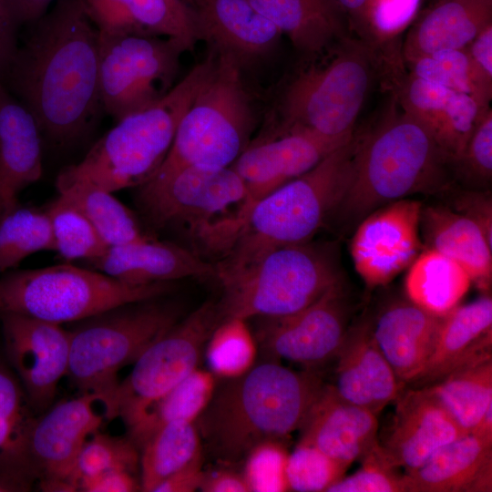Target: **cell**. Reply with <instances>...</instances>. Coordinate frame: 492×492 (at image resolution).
Returning a JSON list of instances; mask_svg holds the SVG:
<instances>
[{
	"instance_id": "7402d4cb",
	"label": "cell",
	"mask_w": 492,
	"mask_h": 492,
	"mask_svg": "<svg viewBox=\"0 0 492 492\" xmlns=\"http://www.w3.org/2000/svg\"><path fill=\"white\" fill-rule=\"evenodd\" d=\"M395 96L401 108L430 133L445 159L456 165L485 109L467 94L411 75L399 81Z\"/></svg>"
},
{
	"instance_id": "c3c4849f",
	"label": "cell",
	"mask_w": 492,
	"mask_h": 492,
	"mask_svg": "<svg viewBox=\"0 0 492 492\" xmlns=\"http://www.w3.org/2000/svg\"><path fill=\"white\" fill-rule=\"evenodd\" d=\"M456 166L466 177L482 182L492 177V109L486 108L478 117Z\"/></svg>"
},
{
	"instance_id": "bcb514c9",
	"label": "cell",
	"mask_w": 492,
	"mask_h": 492,
	"mask_svg": "<svg viewBox=\"0 0 492 492\" xmlns=\"http://www.w3.org/2000/svg\"><path fill=\"white\" fill-rule=\"evenodd\" d=\"M288 455L283 441L270 440L254 446L241 463V473L250 492L288 491Z\"/></svg>"
},
{
	"instance_id": "9a60e30c",
	"label": "cell",
	"mask_w": 492,
	"mask_h": 492,
	"mask_svg": "<svg viewBox=\"0 0 492 492\" xmlns=\"http://www.w3.org/2000/svg\"><path fill=\"white\" fill-rule=\"evenodd\" d=\"M9 364L36 415L48 409L57 385L67 374L71 336L61 324L33 317L0 313Z\"/></svg>"
},
{
	"instance_id": "e0dca14e",
	"label": "cell",
	"mask_w": 492,
	"mask_h": 492,
	"mask_svg": "<svg viewBox=\"0 0 492 492\" xmlns=\"http://www.w3.org/2000/svg\"><path fill=\"white\" fill-rule=\"evenodd\" d=\"M348 140L330 139L302 128L277 125L249 142L231 168L244 183L250 210L259 200L304 174Z\"/></svg>"
},
{
	"instance_id": "e575fe53",
	"label": "cell",
	"mask_w": 492,
	"mask_h": 492,
	"mask_svg": "<svg viewBox=\"0 0 492 492\" xmlns=\"http://www.w3.org/2000/svg\"><path fill=\"white\" fill-rule=\"evenodd\" d=\"M139 452V479L145 492H152L162 480L203 456L195 421H176L161 426Z\"/></svg>"
},
{
	"instance_id": "30bf717a",
	"label": "cell",
	"mask_w": 492,
	"mask_h": 492,
	"mask_svg": "<svg viewBox=\"0 0 492 492\" xmlns=\"http://www.w3.org/2000/svg\"><path fill=\"white\" fill-rule=\"evenodd\" d=\"M171 282L128 283L68 263L19 270L0 277V313L62 324L125 304L159 298Z\"/></svg>"
},
{
	"instance_id": "ab89813d",
	"label": "cell",
	"mask_w": 492,
	"mask_h": 492,
	"mask_svg": "<svg viewBox=\"0 0 492 492\" xmlns=\"http://www.w3.org/2000/svg\"><path fill=\"white\" fill-rule=\"evenodd\" d=\"M413 77L471 96L482 109L489 107L492 87L478 76L466 48L431 53L408 63Z\"/></svg>"
},
{
	"instance_id": "4dcf8cb0",
	"label": "cell",
	"mask_w": 492,
	"mask_h": 492,
	"mask_svg": "<svg viewBox=\"0 0 492 492\" xmlns=\"http://www.w3.org/2000/svg\"><path fill=\"white\" fill-rule=\"evenodd\" d=\"M293 46L313 56L347 37V22L333 0H249Z\"/></svg>"
},
{
	"instance_id": "b9f144b4",
	"label": "cell",
	"mask_w": 492,
	"mask_h": 492,
	"mask_svg": "<svg viewBox=\"0 0 492 492\" xmlns=\"http://www.w3.org/2000/svg\"><path fill=\"white\" fill-rule=\"evenodd\" d=\"M54 251L67 261L101 257L109 246L84 213L62 196L49 206Z\"/></svg>"
},
{
	"instance_id": "681fc988",
	"label": "cell",
	"mask_w": 492,
	"mask_h": 492,
	"mask_svg": "<svg viewBox=\"0 0 492 492\" xmlns=\"http://www.w3.org/2000/svg\"><path fill=\"white\" fill-rule=\"evenodd\" d=\"M454 210L472 220L492 246V200L490 194L465 192L454 202Z\"/></svg>"
},
{
	"instance_id": "8fae6325",
	"label": "cell",
	"mask_w": 492,
	"mask_h": 492,
	"mask_svg": "<svg viewBox=\"0 0 492 492\" xmlns=\"http://www.w3.org/2000/svg\"><path fill=\"white\" fill-rule=\"evenodd\" d=\"M222 320L280 317L313 303L340 276L331 255L308 242L274 248L246 268L218 280Z\"/></svg>"
},
{
	"instance_id": "8d00e7d4",
	"label": "cell",
	"mask_w": 492,
	"mask_h": 492,
	"mask_svg": "<svg viewBox=\"0 0 492 492\" xmlns=\"http://www.w3.org/2000/svg\"><path fill=\"white\" fill-rule=\"evenodd\" d=\"M465 434H470L492 405V358L454 372L425 386Z\"/></svg>"
},
{
	"instance_id": "2e32d148",
	"label": "cell",
	"mask_w": 492,
	"mask_h": 492,
	"mask_svg": "<svg viewBox=\"0 0 492 492\" xmlns=\"http://www.w3.org/2000/svg\"><path fill=\"white\" fill-rule=\"evenodd\" d=\"M423 205L402 199L368 213L351 241L354 269L370 287L388 284L420 253Z\"/></svg>"
},
{
	"instance_id": "f35d334b",
	"label": "cell",
	"mask_w": 492,
	"mask_h": 492,
	"mask_svg": "<svg viewBox=\"0 0 492 492\" xmlns=\"http://www.w3.org/2000/svg\"><path fill=\"white\" fill-rule=\"evenodd\" d=\"M41 251H54L49 217L46 211L19 204L0 219V272L16 267Z\"/></svg>"
},
{
	"instance_id": "db71d44e",
	"label": "cell",
	"mask_w": 492,
	"mask_h": 492,
	"mask_svg": "<svg viewBox=\"0 0 492 492\" xmlns=\"http://www.w3.org/2000/svg\"><path fill=\"white\" fill-rule=\"evenodd\" d=\"M203 456L159 483L152 492H193L200 488L204 475Z\"/></svg>"
},
{
	"instance_id": "603a6c76",
	"label": "cell",
	"mask_w": 492,
	"mask_h": 492,
	"mask_svg": "<svg viewBox=\"0 0 492 492\" xmlns=\"http://www.w3.org/2000/svg\"><path fill=\"white\" fill-rule=\"evenodd\" d=\"M492 358V299L488 295L457 305L441 316L433 351L410 383L428 386L448 374Z\"/></svg>"
},
{
	"instance_id": "f907efd6",
	"label": "cell",
	"mask_w": 492,
	"mask_h": 492,
	"mask_svg": "<svg viewBox=\"0 0 492 492\" xmlns=\"http://www.w3.org/2000/svg\"><path fill=\"white\" fill-rule=\"evenodd\" d=\"M21 26L10 0H0V81L18 48L17 31Z\"/></svg>"
},
{
	"instance_id": "f5cc1de1",
	"label": "cell",
	"mask_w": 492,
	"mask_h": 492,
	"mask_svg": "<svg viewBox=\"0 0 492 492\" xmlns=\"http://www.w3.org/2000/svg\"><path fill=\"white\" fill-rule=\"evenodd\" d=\"M466 50L480 78L492 87V23L477 34Z\"/></svg>"
},
{
	"instance_id": "9c48e42d",
	"label": "cell",
	"mask_w": 492,
	"mask_h": 492,
	"mask_svg": "<svg viewBox=\"0 0 492 492\" xmlns=\"http://www.w3.org/2000/svg\"><path fill=\"white\" fill-rule=\"evenodd\" d=\"M337 47L327 60L299 71L286 86L278 125L334 140L353 137L381 63L359 39L347 36Z\"/></svg>"
},
{
	"instance_id": "836d02e7",
	"label": "cell",
	"mask_w": 492,
	"mask_h": 492,
	"mask_svg": "<svg viewBox=\"0 0 492 492\" xmlns=\"http://www.w3.org/2000/svg\"><path fill=\"white\" fill-rule=\"evenodd\" d=\"M36 415L17 376L0 359V472L36 482L29 456Z\"/></svg>"
},
{
	"instance_id": "7c38bea8",
	"label": "cell",
	"mask_w": 492,
	"mask_h": 492,
	"mask_svg": "<svg viewBox=\"0 0 492 492\" xmlns=\"http://www.w3.org/2000/svg\"><path fill=\"white\" fill-rule=\"evenodd\" d=\"M179 41L98 30V68L104 113L118 121L165 97L176 85Z\"/></svg>"
},
{
	"instance_id": "52a82bcc",
	"label": "cell",
	"mask_w": 492,
	"mask_h": 492,
	"mask_svg": "<svg viewBox=\"0 0 492 492\" xmlns=\"http://www.w3.org/2000/svg\"><path fill=\"white\" fill-rule=\"evenodd\" d=\"M254 123L242 70L231 58L217 56L212 72L179 123L168 155L149 180L190 166L231 167L249 144Z\"/></svg>"
},
{
	"instance_id": "94428289",
	"label": "cell",
	"mask_w": 492,
	"mask_h": 492,
	"mask_svg": "<svg viewBox=\"0 0 492 492\" xmlns=\"http://www.w3.org/2000/svg\"><path fill=\"white\" fill-rule=\"evenodd\" d=\"M470 434L492 439V405L487 409L479 423Z\"/></svg>"
},
{
	"instance_id": "74e56055",
	"label": "cell",
	"mask_w": 492,
	"mask_h": 492,
	"mask_svg": "<svg viewBox=\"0 0 492 492\" xmlns=\"http://www.w3.org/2000/svg\"><path fill=\"white\" fill-rule=\"evenodd\" d=\"M56 188L60 196L84 213L109 247L146 238L132 212L113 192L85 182Z\"/></svg>"
},
{
	"instance_id": "cb8c5ba5",
	"label": "cell",
	"mask_w": 492,
	"mask_h": 492,
	"mask_svg": "<svg viewBox=\"0 0 492 492\" xmlns=\"http://www.w3.org/2000/svg\"><path fill=\"white\" fill-rule=\"evenodd\" d=\"M335 359L334 382L330 384L349 403L378 415L403 391L405 384L377 346L370 322L349 328Z\"/></svg>"
},
{
	"instance_id": "f546056e",
	"label": "cell",
	"mask_w": 492,
	"mask_h": 492,
	"mask_svg": "<svg viewBox=\"0 0 492 492\" xmlns=\"http://www.w3.org/2000/svg\"><path fill=\"white\" fill-rule=\"evenodd\" d=\"M492 23V0H436L413 22L402 47L408 64L431 53L463 49Z\"/></svg>"
},
{
	"instance_id": "6da1fadb",
	"label": "cell",
	"mask_w": 492,
	"mask_h": 492,
	"mask_svg": "<svg viewBox=\"0 0 492 492\" xmlns=\"http://www.w3.org/2000/svg\"><path fill=\"white\" fill-rule=\"evenodd\" d=\"M33 26L2 84L57 148L86 138L104 113L98 29L83 0H58Z\"/></svg>"
},
{
	"instance_id": "3957f363",
	"label": "cell",
	"mask_w": 492,
	"mask_h": 492,
	"mask_svg": "<svg viewBox=\"0 0 492 492\" xmlns=\"http://www.w3.org/2000/svg\"><path fill=\"white\" fill-rule=\"evenodd\" d=\"M447 165L430 133L398 108L394 94L373 129L356 136L352 179L337 210L360 220L410 195L438 191L446 184Z\"/></svg>"
},
{
	"instance_id": "83f0119b",
	"label": "cell",
	"mask_w": 492,
	"mask_h": 492,
	"mask_svg": "<svg viewBox=\"0 0 492 492\" xmlns=\"http://www.w3.org/2000/svg\"><path fill=\"white\" fill-rule=\"evenodd\" d=\"M403 480L405 492L491 491L492 439L464 435L406 471Z\"/></svg>"
},
{
	"instance_id": "1f68e13d",
	"label": "cell",
	"mask_w": 492,
	"mask_h": 492,
	"mask_svg": "<svg viewBox=\"0 0 492 492\" xmlns=\"http://www.w3.org/2000/svg\"><path fill=\"white\" fill-rule=\"evenodd\" d=\"M420 225L428 248L459 263L481 290L489 288L492 246L472 220L452 208L435 205L422 208Z\"/></svg>"
},
{
	"instance_id": "4fadbf2b",
	"label": "cell",
	"mask_w": 492,
	"mask_h": 492,
	"mask_svg": "<svg viewBox=\"0 0 492 492\" xmlns=\"http://www.w3.org/2000/svg\"><path fill=\"white\" fill-rule=\"evenodd\" d=\"M221 321L218 302L207 301L149 344L119 381L114 418L120 417L127 429L135 425L154 402L198 368L206 343Z\"/></svg>"
},
{
	"instance_id": "f1b7e54d",
	"label": "cell",
	"mask_w": 492,
	"mask_h": 492,
	"mask_svg": "<svg viewBox=\"0 0 492 492\" xmlns=\"http://www.w3.org/2000/svg\"><path fill=\"white\" fill-rule=\"evenodd\" d=\"M440 318L410 301H402L385 308L372 324L377 346L404 384H410L425 367Z\"/></svg>"
},
{
	"instance_id": "7bdbcfd3",
	"label": "cell",
	"mask_w": 492,
	"mask_h": 492,
	"mask_svg": "<svg viewBox=\"0 0 492 492\" xmlns=\"http://www.w3.org/2000/svg\"><path fill=\"white\" fill-rule=\"evenodd\" d=\"M422 0H368L354 32L383 65L387 45L415 20Z\"/></svg>"
},
{
	"instance_id": "484cf974",
	"label": "cell",
	"mask_w": 492,
	"mask_h": 492,
	"mask_svg": "<svg viewBox=\"0 0 492 492\" xmlns=\"http://www.w3.org/2000/svg\"><path fill=\"white\" fill-rule=\"evenodd\" d=\"M42 144L35 118L0 81V219L41 178Z\"/></svg>"
},
{
	"instance_id": "d6a6232c",
	"label": "cell",
	"mask_w": 492,
	"mask_h": 492,
	"mask_svg": "<svg viewBox=\"0 0 492 492\" xmlns=\"http://www.w3.org/2000/svg\"><path fill=\"white\" fill-rule=\"evenodd\" d=\"M472 280L466 271L445 254L426 248L408 267L405 292L408 301L437 316L457 306Z\"/></svg>"
},
{
	"instance_id": "60d3db41",
	"label": "cell",
	"mask_w": 492,
	"mask_h": 492,
	"mask_svg": "<svg viewBox=\"0 0 492 492\" xmlns=\"http://www.w3.org/2000/svg\"><path fill=\"white\" fill-rule=\"evenodd\" d=\"M257 343L246 320L227 318L211 333L204 350L215 377L232 379L244 374L254 364Z\"/></svg>"
},
{
	"instance_id": "5b68a950",
	"label": "cell",
	"mask_w": 492,
	"mask_h": 492,
	"mask_svg": "<svg viewBox=\"0 0 492 492\" xmlns=\"http://www.w3.org/2000/svg\"><path fill=\"white\" fill-rule=\"evenodd\" d=\"M216 59L209 52L160 100L117 121L79 162L61 170L56 187L85 182L114 192L148 182L163 163L181 118L212 72Z\"/></svg>"
},
{
	"instance_id": "816d5d0a",
	"label": "cell",
	"mask_w": 492,
	"mask_h": 492,
	"mask_svg": "<svg viewBox=\"0 0 492 492\" xmlns=\"http://www.w3.org/2000/svg\"><path fill=\"white\" fill-rule=\"evenodd\" d=\"M137 473L126 469H112L81 481L78 491L84 492H133L141 490Z\"/></svg>"
},
{
	"instance_id": "ba28073f",
	"label": "cell",
	"mask_w": 492,
	"mask_h": 492,
	"mask_svg": "<svg viewBox=\"0 0 492 492\" xmlns=\"http://www.w3.org/2000/svg\"><path fill=\"white\" fill-rule=\"evenodd\" d=\"M156 299L110 309L70 331L67 375L81 393L102 398L108 420L114 419L118 371L179 322L178 310Z\"/></svg>"
},
{
	"instance_id": "277c9868",
	"label": "cell",
	"mask_w": 492,
	"mask_h": 492,
	"mask_svg": "<svg viewBox=\"0 0 492 492\" xmlns=\"http://www.w3.org/2000/svg\"><path fill=\"white\" fill-rule=\"evenodd\" d=\"M356 135L313 169L259 200L216 266L217 280L239 272L267 251L308 242L338 209L352 179Z\"/></svg>"
},
{
	"instance_id": "9f6ffc18",
	"label": "cell",
	"mask_w": 492,
	"mask_h": 492,
	"mask_svg": "<svg viewBox=\"0 0 492 492\" xmlns=\"http://www.w3.org/2000/svg\"><path fill=\"white\" fill-rule=\"evenodd\" d=\"M53 0H10L21 25L32 24L46 13Z\"/></svg>"
},
{
	"instance_id": "ffe728a7",
	"label": "cell",
	"mask_w": 492,
	"mask_h": 492,
	"mask_svg": "<svg viewBox=\"0 0 492 492\" xmlns=\"http://www.w3.org/2000/svg\"><path fill=\"white\" fill-rule=\"evenodd\" d=\"M389 435L381 448L394 467L423 465L443 446L466 435L426 387L402 391Z\"/></svg>"
},
{
	"instance_id": "6125c7cd",
	"label": "cell",
	"mask_w": 492,
	"mask_h": 492,
	"mask_svg": "<svg viewBox=\"0 0 492 492\" xmlns=\"http://www.w3.org/2000/svg\"><path fill=\"white\" fill-rule=\"evenodd\" d=\"M182 1H184L185 3H187L188 0H182Z\"/></svg>"
},
{
	"instance_id": "f6af8a7d",
	"label": "cell",
	"mask_w": 492,
	"mask_h": 492,
	"mask_svg": "<svg viewBox=\"0 0 492 492\" xmlns=\"http://www.w3.org/2000/svg\"><path fill=\"white\" fill-rule=\"evenodd\" d=\"M347 468L317 448L298 443L286 465L288 491L326 492Z\"/></svg>"
},
{
	"instance_id": "91938a15",
	"label": "cell",
	"mask_w": 492,
	"mask_h": 492,
	"mask_svg": "<svg viewBox=\"0 0 492 492\" xmlns=\"http://www.w3.org/2000/svg\"><path fill=\"white\" fill-rule=\"evenodd\" d=\"M41 491L45 492H76L77 487L69 480L40 479L36 481Z\"/></svg>"
},
{
	"instance_id": "44dd1931",
	"label": "cell",
	"mask_w": 492,
	"mask_h": 492,
	"mask_svg": "<svg viewBox=\"0 0 492 492\" xmlns=\"http://www.w3.org/2000/svg\"><path fill=\"white\" fill-rule=\"evenodd\" d=\"M299 430V443L317 448L345 468L378 444L377 414L343 400L331 384H323Z\"/></svg>"
},
{
	"instance_id": "11a10c76",
	"label": "cell",
	"mask_w": 492,
	"mask_h": 492,
	"mask_svg": "<svg viewBox=\"0 0 492 492\" xmlns=\"http://www.w3.org/2000/svg\"><path fill=\"white\" fill-rule=\"evenodd\" d=\"M199 489L203 492H250L241 473L230 468L204 471Z\"/></svg>"
},
{
	"instance_id": "d4e9b609",
	"label": "cell",
	"mask_w": 492,
	"mask_h": 492,
	"mask_svg": "<svg viewBox=\"0 0 492 492\" xmlns=\"http://www.w3.org/2000/svg\"><path fill=\"white\" fill-rule=\"evenodd\" d=\"M94 267L117 280L146 284L193 277L216 279L215 264L177 244L148 237L109 247Z\"/></svg>"
},
{
	"instance_id": "7a4b0ae2",
	"label": "cell",
	"mask_w": 492,
	"mask_h": 492,
	"mask_svg": "<svg viewBox=\"0 0 492 492\" xmlns=\"http://www.w3.org/2000/svg\"><path fill=\"white\" fill-rule=\"evenodd\" d=\"M309 371L265 359L215 387L198 418L203 452L223 465L241 464L257 445L299 430L323 386Z\"/></svg>"
},
{
	"instance_id": "d6986e66",
	"label": "cell",
	"mask_w": 492,
	"mask_h": 492,
	"mask_svg": "<svg viewBox=\"0 0 492 492\" xmlns=\"http://www.w3.org/2000/svg\"><path fill=\"white\" fill-rule=\"evenodd\" d=\"M199 41L243 71L272 55L282 35L249 0H188Z\"/></svg>"
},
{
	"instance_id": "7dc6e473",
	"label": "cell",
	"mask_w": 492,
	"mask_h": 492,
	"mask_svg": "<svg viewBox=\"0 0 492 492\" xmlns=\"http://www.w3.org/2000/svg\"><path fill=\"white\" fill-rule=\"evenodd\" d=\"M361 461L355 473L343 476L326 492H405L403 475L395 473L379 443Z\"/></svg>"
},
{
	"instance_id": "d590c367",
	"label": "cell",
	"mask_w": 492,
	"mask_h": 492,
	"mask_svg": "<svg viewBox=\"0 0 492 492\" xmlns=\"http://www.w3.org/2000/svg\"><path fill=\"white\" fill-rule=\"evenodd\" d=\"M215 387V375L196 368L147 409L141 419L128 429V437L140 449L161 426L176 421L194 422L210 402Z\"/></svg>"
},
{
	"instance_id": "4316f807",
	"label": "cell",
	"mask_w": 492,
	"mask_h": 492,
	"mask_svg": "<svg viewBox=\"0 0 492 492\" xmlns=\"http://www.w3.org/2000/svg\"><path fill=\"white\" fill-rule=\"evenodd\" d=\"M100 31L173 38L188 51L199 36L191 8L182 0H83Z\"/></svg>"
},
{
	"instance_id": "8992f818",
	"label": "cell",
	"mask_w": 492,
	"mask_h": 492,
	"mask_svg": "<svg viewBox=\"0 0 492 492\" xmlns=\"http://www.w3.org/2000/svg\"><path fill=\"white\" fill-rule=\"evenodd\" d=\"M138 188V202L153 223L181 226L222 256L250 211L244 183L231 167L190 166Z\"/></svg>"
},
{
	"instance_id": "ee69618b",
	"label": "cell",
	"mask_w": 492,
	"mask_h": 492,
	"mask_svg": "<svg viewBox=\"0 0 492 492\" xmlns=\"http://www.w3.org/2000/svg\"><path fill=\"white\" fill-rule=\"evenodd\" d=\"M139 456L138 447L128 436H113L97 431L80 449L69 481L77 489L81 481L112 469H126L138 474Z\"/></svg>"
},
{
	"instance_id": "ac0fdd59",
	"label": "cell",
	"mask_w": 492,
	"mask_h": 492,
	"mask_svg": "<svg viewBox=\"0 0 492 492\" xmlns=\"http://www.w3.org/2000/svg\"><path fill=\"white\" fill-rule=\"evenodd\" d=\"M98 405H103L99 395L81 393L76 398L53 404L36 415L29 437L36 481L69 480L84 443L107 419L105 411L97 408Z\"/></svg>"
},
{
	"instance_id": "680465c9",
	"label": "cell",
	"mask_w": 492,
	"mask_h": 492,
	"mask_svg": "<svg viewBox=\"0 0 492 492\" xmlns=\"http://www.w3.org/2000/svg\"><path fill=\"white\" fill-rule=\"evenodd\" d=\"M35 482L29 478L0 472V492H26Z\"/></svg>"
},
{
	"instance_id": "5bb4252c",
	"label": "cell",
	"mask_w": 492,
	"mask_h": 492,
	"mask_svg": "<svg viewBox=\"0 0 492 492\" xmlns=\"http://www.w3.org/2000/svg\"><path fill=\"white\" fill-rule=\"evenodd\" d=\"M255 319L254 337L266 359L312 369L335 359L349 330V305L340 282L294 313Z\"/></svg>"
},
{
	"instance_id": "6f0895ef",
	"label": "cell",
	"mask_w": 492,
	"mask_h": 492,
	"mask_svg": "<svg viewBox=\"0 0 492 492\" xmlns=\"http://www.w3.org/2000/svg\"><path fill=\"white\" fill-rule=\"evenodd\" d=\"M367 1L368 0H333L336 6L343 15L348 28L354 31L360 22L363 10Z\"/></svg>"
}]
</instances>
